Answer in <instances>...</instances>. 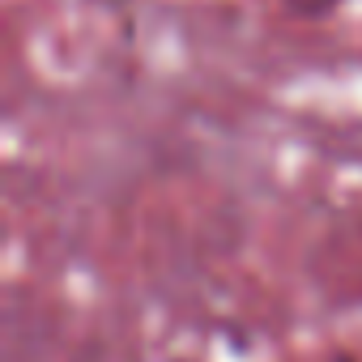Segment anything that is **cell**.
<instances>
[{
    "label": "cell",
    "mask_w": 362,
    "mask_h": 362,
    "mask_svg": "<svg viewBox=\"0 0 362 362\" xmlns=\"http://www.w3.org/2000/svg\"><path fill=\"white\" fill-rule=\"evenodd\" d=\"M341 5V0H281V9L294 13V18H324Z\"/></svg>",
    "instance_id": "cell-1"
}]
</instances>
